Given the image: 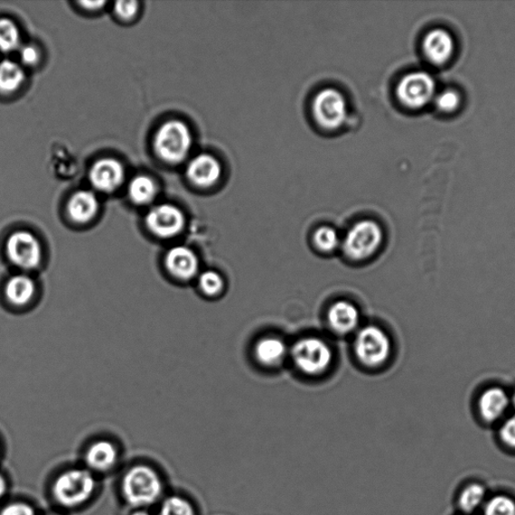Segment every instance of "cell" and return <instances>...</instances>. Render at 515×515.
<instances>
[{
	"mask_svg": "<svg viewBox=\"0 0 515 515\" xmlns=\"http://www.w3.org/2000/svg\"><path fill=\"white\" fill-rule=\"evenodd\" d=\"M292 357L297 369L308 376H317L330 369L333 353L318 337H304L292 346Z\"/></svg>",
	"mask_w": 515,
	"mask_h": 515,
	"instance_id": "cell-4",
	"label": "cell"
},
{
	"mask_svg": "<svg viewBox=\"0 0 515 515\" xmlns=\"http://www.w3.org/2000/svg\"><path fill=\"white\" fill-rule=\"evenodd\" d=\"M96 481L91 472L72 470L62 473L53 486V495L64 508H76L85 503L94 494Z\"/></svg>",
	"mask_w": 515,
	"mask_h": 515,
	"instance_id": "cell-2",
	"label": "cell"
},
{
	"mask_svg": "<svg viewBox=\"0 0 515 515\" xmlns=\"http://www.w3.org/2000/svg\"><path fill=\"white\" fill-rule=\"evenodd\" d=\"M510 404V399L502 389L486 390L480 400V415L486 422H496L505 414Z\"/></svg>",
	"mask_w": 515,
	"mask_h": 515,
	"instance_id": "cell-16",
	"label": "cell"
},
{
	"mask_svg": "<svg viewBox=\"0 0 515 515\" xmlns=\"http://www.w3.org/2000/svg\"><path fill=\"white\" fill-rule=\"evenodd\" d=\"M382 239L379 223L370 220L359 222L346 233L342 243L344 254L354 261L369 259L376 254Z\"/></svg>",
	"mask_w": 515,
	"mask_h": 515,
	"instance_id": "cell-5",
	"label": "cell"
},
{
	"mask_svg": "<svg viewBox=\"0 0 515 515\" xmlns=\"http://www.w3.org/2000/svg\"><path fill=\"white\" fill-rule=\"evenodd\" d=\"M147 228L159 238H173L183 231L184 215L173 204L156 205L146 217Z\"/></svg>",
	"mask_w": 515,
	"mask_h": 515,
	"instance_id": "cell-10",
	"label": "cell"
},
{
	"mask_svg": "<svg viewBox=\"0 0 515 515\" xmlns=\"http://www.w3.org/2000/svg\"><path fill=\"white\" fill-rule=\"evenodd\" d=\"M124 167L116 159L104 158L93 165L90 182L95 189L103 193H112L124 181Z\"/></svg>",
	"mask_w": 515,
	"mask_h": 515,
	"instance_id": "cell-11",
	"label": "cell"
},
{
	"mask_svg": "<svg viewBox=\"0 0 515 515\" xmlns=\"http://www.w3.org/2000/svg\"><path fill=\"white\" fill-rule=\"evenodd\" d=\"M122 491L131 507L142 509L161 499L163 485L161 477L153 468L138 465L131 468L125 474Z\"/></svg>",
	"mask_w": 515,
	"mask_h": 515,
	"instance_id": "cell-1",
	"label": "cell"
},
{
	"mask_svg": "<svg viewBox=\"0 0 515 515\" xmlns=\"http://www.w3.org/2000/svg\"><path fill=\"white\" fill-rule=\"evenodd\" d=\"M5 492H6V481L5 480V477L2 474H0V499L3 498Z\"/></svg>",
	"mask_w": 515,
	"mask_h": 515,
	"instance_id": "cell-35",
	"label": "cell"
},
{
	"mask_svg": "<svg viewBox=\"0 0 515 515\" xmlns=\"http://www.w3.org/2000/svg\"><path fill=\"white\" fill-rule=\"evenodd\" d=\"M5 251L12 263L25 270L39 267L43 259L41 243L30 232L14 233L6 241Z\"/></svg>",
	"mask_w": 515,
	"mask_h": 515,
	"instance_id": "cell-9",
	"label": "cell"
},
{
	"mask_svg": "<svg viewBox=\"0 0 515 515\" xmlns=\"http://www.w3.org/2000/svg\"><path fill=\"white\" fill-rule=\"evenodd\" d=\"M193 139L189 127L183 122H166L157 131L154 147L159 157L166 163H179L189 154Z\"/></svg>",
	"mask_w": 515,
	"mask_h": 515,
	"instance_id": "cell-3",
	"label": "cell"
},
{
	"mask_svg": "<svg viewBox=\"0 0 515 515\" xmlns=\"http://www.w3.org/2000/svg\"><path fill=\"white\" fill-rule=\"evenodd\" d=\"M485 486L479 482L466 485L458 496V507L465 515L472 513L484 507L487 500Z\"/></svg>",
	"mask_w": 515,
	"mask_h": 515,
	"instance_id": "cell-21",
	"label": "cell"
},
{
	"mask_svg": "<svg viewBox=\"0 0 515 515\" xmlns=\"http://www.w3.org/2000/svg\"><path fill=\"white\" fill-rule=\"evenodd\" d=\"M511 402H512V405H513V407H514V409H515V392H514V394H513V396H512Z\"/></svg>",
	"mask_w": 515,
	"mask_h": 515,
	"instance_id": "cell-37",
	"label": "cell"
},
{
	"mask_svg": "<svg viewBox=\"0 0 515 515\" xmlns=\"http://www.w3.org/2000/svg\"><path fill=\"white\" fill-rule=\"evenodd\" d=\"M361 314L359 309L349 302H337L327 313V321L332 329L340 334H348L357 329Z\"/></svg>",
	"mask_w": 515,
	"mask_h": 515,
	"instance_id": "cell-15",
	"label": "cell"
},
{
	"mask_svg": "<svg viewBox=\"0 0 515 515\" xmlns=\"http://www.w3.org/2000/svg\"><path fill=\"white\" fill-rule=\"evenodd\" d=\"M256 360L266 367H276L282 362L287 354V345L275 336H266L255 345Z\"/></svg>",
	"mask_w": 515,
	"mask_h": 515,
	"instance_id": "cell-18",
	"label": "cell"
},
{
	"mask_svg": "<svg viewBox=\"0 0 515 515\" xmlns=\"http://www.w3.org/2000/svg\"><path fill=\"white\" fill-rule=\"evenodd\" d=\"M99 202L96 195L89 191H80L72 195L68 203L71 219L79 223L90 222L97 214Z\"/></svg>",
	"mask_w": 515,
	"mask_h": 515,
	"instance_id": "cell-17",
	"label": "cell"
},
{
	"mask_svg": "<svg viewBox=\"0 0 515 515\" xmlns=\"http://www.w3.org/2000/svg\"><path fill=\"white\" fill-rule=\"evenodd\" d=\"M133 515H151V514H149L145 510H140L135 511Z\"/></svg>",
	"mask_w": 515,
	"mask_h": 515,
	"instance_id": "cell-36",
	"label": "cell"
},
{
	"mask_svg": "<svg viewBox=\"0 0 515 515\" xmlns=\"http://www.w3.org/2000/svg\"><path fill=\"white\" fill-rule=\"evenodd\" d=\"M354 352L359 361L367 367H380L390 358L391 352L390 337L378 326H365L355 337Z\"/></svg>",
	"mask_w": 515,
	"mask_h": 515,
	"instance_id": "cell-6",
	"label": "cell"
},
{
	"mask_svg": "<svg viewBox=\"0 0 515 515\" xmlns=\"http://www.w3.org/2000/svg\"><path fill=\"white\" fill-rule=\"evenodd\" d=\"M138 11L136 2H118L115 4V13L122 18L134 17Z\"/></svg>",
	"mask_w": 515,
	"mask_h": 515,
	"instance_id": "cell-32",
	"label": "cell"
},
{
	"mask_svg": "<svg viewBox=\"0 0 515 515\" xmlns=\"http://www.w3.org/2000/svg\"><path fill=\"white\" fill-rule=\"evenodd\" d=\"M5 293L7 301L12 304L25 305L35 294V281L26 275H15L7 281Z\"/></svg>",
	"mask_w": 515,
	"mask_h": 515,
	"instance_id": "cell-20",
	"label": "cell"
},
{
	"mask_svg": "<svg viewBox=\"0 0 515 515\" xmlns=\"http://www.w3.org/2000/svg\"><path fill=\"white\" fill-rule=\"evenodd\" d=\"M483 515H515V500L510 496L499 494L487 500Z\"/></svg>",
	"mask_w": 515,
	"mask_h": 515,
	"instance_id": "cell-25",
	"label": "cell"
},
{
	"mask_svg": "<svg viewBox=\"0 0 515 515\" xmlns=\"http://www.w3.org/2000/svg\"><path fill=\"white\" fill-rule=\"evenodd\" d=\"M168 271L176 278L190 280L199 272V258L187 247L177 246L168 251L165 258Z\"/></svg>",
	"mask_w": 515,
	"mask_h": 515,
	"instance_id": "cell-14",
	"label": "cell"
},
{
	"mask_svg": "<svg viewBox=\"0 0 515 515\" xmlns=\"http://www.w3.org/2000/svg\"><path fill=\"white\" fill-rule=\"evenodd\" d=\"M313 116L318 124L329 130L340 128L348 116V106L342 94L334 89L318 93L312 104Z\"/></svg>",
	"mask_w": 515,
	"mask_h": 515,
	"instance_id": "cell-8",
	"label": "cell"
},
{
	"mask_svg": "<svg viewBox=\"0 0 515 515\" xmlns=\"http://www.w3.org/2000/svg\"><path fill=\"white\" fill-rule=\"evenodd\" d=\"M128 194L131 201L136 204L151 203L157 194V187L151 177L138 175L130 182Z\"/></svg>",
	"mask_w": 515,
	"mask_h": 515,
	"instance_id": "cell-22",
	"label": "cell"
},
{
	"mask_svg": "<svg viewBox=\"0 0 515 515\" xmlns=\"http://www.w3.org/2000/svg\"><path fill=\"white\" fill-rule=\"evenodd\" d=\"M81 5L83 6H85L88 9H96V8H99L100 6L104 5L105 3H103V2H95V3L84 2V3H81Z\"/></svg>",
	"mask_w": 515,
	"mask_h": 515,
	"instance_id": "cell-34",
	"label": "cell"
},
{
	"mask_svg": "<svg viewBox=\"0 0 515 515\" xmlns=\"http://www.w3.org/2000/svg\"><path fill=\"white\" fill-rule=\"evenodd\" d=\"M436 83L427 72H413L401 80L397 95L402 105L409 109H422L436 96Z\"/></svg>",
	"mask_w": 515,
	"mask_h": 515,
	"instance_id": "cell-7",
	"label": "cell"
},
{
	"mask_svg": "<svg viewBox=\"0 0 515 515\" xmlns=\"http://www.w3.org/2000/svg\"><path fill=\"white\" fill-rule=\"evenodd\" d=\"M118 459L116 447L109 441L91 445L86 453V463L92 470L105 472L112 470Z\"/></svg>",
	"mask_w": 515,
	"mask_h": 515,
	"instance_id": "cell-19",
	"label": "cell"
},
{
	"mask_svg": "<svg viewBox=\"0 0 515 515\" xmlns=\"http://www.w3.org/2000/svg\"><path fill=\"white\" fill-rule=\"evenodd\" d=\"M161 515H195V512L189 501L180 496H171L163 501Z\"/></svg>",
	"mask_w": 515,
	"mask_h": 515,
	"instance_id": "cell-29",
	"label": "cell"
},
{
	"mask_svg": "<svg viewBox=\"0 0 515 515\" xmlns=\"http://www.w3.org/2000/svg\"><path fill=\"white\" fill-rule=\"evenodd\" d=\"M187 177L195 185L210 187L221 179L222 166L217 158L210 154L195 156L187 166Z\"/></svg>",
	"mask_w": 515,
	"mask_h": 515,
	"instance_id": "cell-13",
	"label": "cell"
},
{
	"mask_svg": "<svg viewBox=\"0 0 515 515\" xmlns=\"http://www.w3.org/2000/svg\"><path fill=\"white\" fill-rule=\"evenodd\" d=\"M0 515H36L31 505L24 502H15L6 505Z\"/></svg>",
	"mask_w": 515,
	"mask_h": 515,
	"instance_id": "cell-31",
	"label": "cell"
},
{
	"mask_svg": "<svg viewBox=\"0 0 515 515\" xmlns=\"http://www.w3.org/2000/svg\"><path fill=\"white\" fill-rule=\"evenodd\" d=\"M500 437L505 446L515 451V414L502 424L500 430Z\"/></svg>",
	"mask_w": 515,
	"mask_h": 515,
	"instance_id": "cell-30",
	"label": "cell"
},
{
	"mask_svg": "<svg viewBox=\"0 0 515 515\" xmlns=\"http://www.w3.org/2000/svg\"><path fill=\"white\" fill-rule=\"evenodd\" d=\"M199 285L205 295L217 296L223 290L224 281L220 273L210 270L200 276Z\"/></svg>",
	"mask_w": 515,
	"mask_h": 515,
	"instance_id": "cell-28",
	"label": "cell"
},
{
	"mask_svg": "<svg viewBox=\"0 0 515 515\" xmlns=\"http://www.w3.org/2000/svg\"><path fill=\"white\" fill-rule=\"evenodd\" d=\"M25 72L20 64L9 60L0 63V92L9 94L23 85Z\"/></svg>",
	"mask_w": 515,
	"mask_h": 515,
	"instance_id": "cell-23",
	"label": "cell"
},
{
	"mask_svg": "<svg viewBox=\"0 0 515 515\" xmlns=\"http://www.w3.org/2000/svg\"><path fill=\"white\" fill-rule=\"evenodd\" d=\"M313 241L316 248L324 253L333 252L341 243L339 233L327 226L316 230Z\"/></svg>",
	"mask_w": 515,
	"mask_h": 515,
	"instance_id": "cell-26",
	"label": "cell"
},
{
	"mask_svg": "<svg viewBox=\"0 0 515 515\" xmlns=\"http://www.w3.org/2000/svg\"><path fill=\"white\" fill-rule=\"evenodd\" d=\"M22 62L27 65H33L40 59L39 51L33 45H25L21 50Z\"/></svg>",
	"mask_w": 515,
	"mask_h": 515,
	"instance_id": "cell-33",
	"label": "cell"
},
{
	"mask_svg": "<svg viewBox=\"0 0 515 515\" xmlns=\"http://www.w3.org/2000/svg\"><path fill=\"white\" fill-rule=\"evenodd\" d=\"M423 52L431 64H445L451 60L455 52L452 35L442 29L429 32L423 41Z\"/></svg>",
	"mask_w": 515,
	"mask_h": 515,
	"instance_id": "cell-12",
	"label": "cell"
},
{
	"mask_svg": "<svg viewBox=\"0 0 515 515\" xmlns=\"http://www.w3.org/2000/svg\"><path fill=\"white\" fill-rule=\"evenodd\" d=\"M21 35L18 27L8 18H0V51H15L20 45Z\"/></svg>",
	"mask_w": 515,
	"mask_h": 515,
	"instance_id": "cell-24",
	"label": "cell"
},
{
	"mask_svg": "<svg viewBox=\"0 0 515 515\" xmlns=\"http://www.w3.org/2000/svg\"><path fill=\"white\" fill-rule=\"evenodd\" d=\"M435 107L443 114H451L461 104V96L453 89H447L436 94L434 98Z\"/></svg>",
	"mask_w": 515,
	"mask_h": 515,
	"instance_id": "cell-27",
	"label": "cell"
}]
</instances>
